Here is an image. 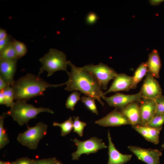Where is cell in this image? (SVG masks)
Segmentation results:
<instances>
[{"instance_id": "6", "label": "cell", "mask_w": 164, "mask_h": 164, "mask_svg": "<svg viewBox=\"0 0 164 164\" xmlns=\"http://www.w3.org/2000/svg\"><path fill=\"white\" fill-rule=\"evenodd\" d=\"M77 146V150L72 154L73 160H78L81 155L86 154L87 155L95 153L100 149L107 148V146L102 139L96 137H91L90 138L81 141L76 138L72 140Z\"/></svg>"}, {"instance_id": "9", "label": "cell", "mask_w": 164, "mask_h": 164, "mask_svg": "<svg viewBox=\"0 0 164 164\" xmlns=\"http://www.w3.org/2000/svg\"><path fill=\"white\" fill-rule=\"evenodd\" d=\"M129 150L140 160L147 164H160L162 155L159 150L152 148L144 149L136 146H128Z\"/></svg>"}, {"instance_id": "31", "label": "cell", "mask_w": 164, "mask_h": 164, "mask_svg": "<svg viewBox=\"0 0 164 164\" xmlns=\"http://www.w3.org/2000/svg\"><path fill=\"white\" fill-rule=\"evenodd\" d=\"M97 19L98 17L96 13L94 12H91L87 16L86 21L87 24L92 25L96 22Z\"/></svg>"}, {"instance_id": "23", "label": "cell", "mask_w": 164, "mask_h": 164, "mask_svg": "<svg viewBox=\"0 0 164 164\" xmlns=\"http://www.w3.org/2000/svg\"><path fill=\"white\" fill-rule=\"evenodd\" d=\"M80 96V93L77 91L73 92L70 94L66 101L65 105L67 108L73 111L77 102L81 100Z\"/></svg>"}, {"instance_id": "3", "label": "cell", "mask_w": 164, "mask_h": 164, "mask_svg": "<svg viewBox=\"0 0 164 164\" xmlns=\"http://www.w3.org/2000/svg\"><path fill=\"white\" fill-rule=\"evenodd\" d=\"M43 112L54 113L49 108H36L27 103L26 101H18L15 102L6 114L11 116L13 120L20 125H22L27 124L30 120L36 118L39 113Z\"/></svg>"}, {"instance_id": "1", "label": "cell", "mask_w": 164, "mask_h": 164, "mask_svg": "<svg viewBox=\"0 0 164 164\" xmlns=\"http://www.w3.org/2000/svg\"><path fill=\"white\" fill-rule=\"evenodd\" d=\"M68 65L71 70L67 72L69 79L65 89L68 91H79L86 95L97 100L102 106L104 103L101 99L104 96L102 87L95 77L84 69L82 67L76 66L68 61Z\"/></svg>"}, {"instance_id": "34", "label": "cell", "mask_w": 164, "mask_h": 164, "mask_svg": "<svg viewBox=\"0 0 164 164\" xmlns=\"http://www.w3.org/2000/svg\"><path fill=\"white\" fill-rule=\"evenodd\" d=\"M9 86L8 83L1 77H0V90H3Z\"/></svg>"}, {"instance_id": "39", "label": "cell", "mask_w": 164, "mask_h": 164, "mask_svg": "<svg viewBox=\"0 0 164 164\" xmlns=\"http://www.w3.org/2000/svg\"><path fill=\"white\" fill-rule=\"evenodd\" d=\"M7 162H4L0 160V164H7Z\"/></svg>"}, {"instance_id": "19", "label": "cell", "mask_w": 164, "mask_h": 164, "mask_svg": "<svg viewBox=\"0 0 164 164\" xmlns=\"http://www.w3.org/2000/svg\"><path fill=\"white\" fill-rule=\"evenodd\" d=\"M148 71L147 62L142 63L135 70L133 77L131 89L135 88L138 84L146 75Z\"/></svg>"}, {"instance_id": "16", "label": "cell", "mask_w": 164, "mask_h": 164, "mask_svg": "<svg viewBox=\"0 0 164 164\" xmlns=\"http://www.w3.org/2000/svg\"><path fill=\"white\" fill-rule=\"evenodd\" d=\"M120 111L127 119L132 126L140 125L141 118L138 102H132L120 110Z\"/></svg>"}, {"instance_id": "29", "label": "cell", "mask_w": 164, "mask_h": 164, "mask_svg": "<svg viewBox=\"0 0 164 164\" xmlns=\"http://www.w3.org/2000/svg\"><path fill=\"white\" fill-rule=\"evenodd\" d=\"M155 100L156 105L155 114L164 113V96L162 95Z\"/></svg>"}, {"instance_id": "18", "label": "cell", "mask_w": 164, "mask_h": 164, "mask_svg": "<svg viewBox=\"0 0 164 164\" xmlns=\"http://www.w3.org/2000/svg\"><path fill=\"white\" fill-rule=\"evenodd\" d=\"M148 72L155 78H159L161 67V62L158 51L156 49L153 50L149 54L148 61L146 62Z\"/></svg>"}, {"instance_id": "33", "label": "cell", "mask_w": 164, "mask_h": 164, "mask_svg": "<svg viewBox=\"0 0 164 164\" xmlns=\"http://www.w3.org/2000/svg\"><path fill=\"white\" fill-rule=\"evenodd\" d=\"M34 160L27 157H22L17 159L13 162V164H33Z\"/></svg>"}, {"instance_id": "8", "label": "cell", "mask_w": 164, "mask_h": 164, "mask_svg": "<svg viewBox=\"0 0 164 164\" xmlns=\"http://www.w3.org/2000/svg\"><path fill=\"white\" fill-rule=\"evenodd\" d=\"M139 91L142 98L155 100L162 94L159 84L155 78L148 71Z\"/></svg>"}, {"instance_id": "22", "label": "cell", "mask_w": 164, "mask_h": 164, "mask_svg": "<svg viewBox=\"0 0 164 164\" xmlns=\"http://www.w3.org/2000/svg\"><path fill=\"white\" fill-rule=\"evenodd\" d=\"M73 122L71 117L66 121L61 123H59L55 122L53 123L54 126L59 127L61 129V135L65 136L70 133L73 129Z\"/></svg>"}, {"instance_id": "27", "label": "cell", "mask_w": 164, "mask_h": 164, "mask_svg": "<svg viewBox=\"0 0 164 164\" xmlns=\"http://www.w3.org/2000/svg\"><path fill=\"white\" fill-rule=\"evenodd\" d=\"M13 42L15 49L19 59L26 53L27 51V46L23 43L14 39Z\"/></svg>"}, {"instance_id": "15", "label": "cell", "mask_w": 164, "mask_h": 164, "mask_svg": "<svg viewBox=\"0 0 164 164\" xmlns=\"http://www.w3.org/2000/svg\"><path fill=\"white\" fill-rule=\"evenodd\" d=\"M132 82V76L125 73L118 74L109 89L104 93V95L105 96L111 92L128 91L131 89Z\"/></svg>"}, {"instance_id": "35", "label": "cell", "mask_w": 164, "mask_h": 164, "mask_svg": "<svg viewBox=\"0 0 164 164\" xmlns=\"http://www.w3.org/2000/svg\"><path fill=\"white\" fill-rule=\"evenodd\" d=\"M8 35L6 30L1 28H0V40L5 39Z\"/></svg>"}, {"instance_id": "21", "label": "cell", "mask_w": 164, "mask_h": 164, "mask_svg": "<svg viewBox=\"0 0 164 164\" xmlns=\"http://www.w3.org/2000/svg\"><path fill=\"white\" fill-rule=\"evenodd\" d=\"M6 113H3L0 117V148L2 149L9 142L5 129L4 126V120Z\"/></svg>"}, {"instance_id": "2", "label": "cell", "mask_w": 164, "mask_h": 164, "mask_svg": "<svg viewBox=\"0 0 164 164\" xmlns=\"http://www.w3.org/2000/svg\"><path fill=\"white\" fill-rule=\"evenodd\" d=\"M67 82L52 84L43 80L39 76L28 73L15 80L11 86L16 101H27L30 99L44 95L43 92L48 87H57L66 85Z\"/></svg>"}, {"instance_id": "40", "label": "cell", "mask_w": 164, "mask_h": 164, "mask_svg": "<svg viewBox=\"0 0 164 164\" xmlns=\"http://www.w3.org/2000/svg\"><path fill=\"white\" fill-rule=\"evenodd\" d=\"M7 164H13V162H7Z\"/></svg>"}, {"instance_id": "4", "label": "cell", "mask_w": 164, "mask_h": 164, "mask_svg": "<svg viewBox=\"0 0 164 164\" xmlns=\"http://www.w3.org/2000/svg\"><path fill=\"white\" fill-rule=\"evenodd\" d=\"M42 66L39 69V75L44 71L47 72V76L53 75L58 70L65 71L67 73L68 61L65 54L58 50L51 48L49 52L39 59Z\"/></svg>"}, {"instance_id": "7", "label": "cell", "mask_w": 164, "mask_h": 164, "mask_svg": "<svg viewBox=\"0 0 164 164\" xmlns=\"http://www.w3.org/2000/svg\"><path fill=\"white\" fill-rule=\"evenodd\" d=\"M82 67L95 77L104 90L107 89L109 81L118 74L113 68L102 63L97 65L88 64Z\"/></svg>"}, {"instance_id": "24", "label": "cell", "mask_w": 164, "mask_h": 164, "mask_svg": "<svg viewBox=\"0 0 164 164\" xmlns=\"http://www.w3.org/2000/svg\"><path fill=\"white\" fill-rule=\"evenodd\" d=\"M95 99L90 96H83L81 97V101L86 108L93 113L98 115V112L96 105Z\"/></svg>"}, {"instance_id": "13", "label": "cell", "mask_w": 164, "mask_h": 164, "mask_svg": "<svg viewBox=\"0 0 164 164\" xmlns=\"http://www.w3.org/2000/svg\"><path fill=\"white\" fill-rule=\"evenodd\" d=\"M108 137L109 158L107 164H125L130 161L132 155L122 154L116 148L112 141L109 130L108 131Z\"/></svg>"}, {"instance_id": "30", "label": "cell", "mask_w": 164, "mask_h": 164, "mask_svg": "<svg viewBox=\"0 0 164 164\" xmlns=\"http://www.w3.org/2000/svg\"><path fill=\"white\" fill-rule=\"evenodd\" d=\"M14 39L11 35L8 34L5 39L0 40V51L12 43Z\"/></svg>"}, {"instance_id": "37", "label": "cell", "mask_w": 164, "mask_h": 164, "mask_svg": "<svg viewBox=\"0 0 164 164\" xmlns=\"http://www.w3.org/2000/svg\"><path fill=\"white\" fill-rule=\"evenodd\" d=\"M164 2L163 0H153L150 1V4L153 5H157Z\"/></svg>"}, {"instance_id": "41", "label": "cell", "mask_w": 164, "mask_h": 164, "mask_svg": "<svg viewBox=\"0 0 164 164\" xmlns=\"http://www.w3.org/2000/svg\"><path fill=\"white\" fill-rule=\"evenodd\" d=\"M162 147L164 149V142L163 144L162 145Z\"/></svg>"}, {"instance_id": "14", "label": "cell", "mask_w": 164, "mask_h": 164, "mask_svg": "<svg viewBox=\"0 0 164 164\" xmlns=\"http://www.w3.org/2000/svg\"><path fill=\"white\" fill-rule=\"evenodd\" d=\"M17 60H0V77L9 86H12L15 80L14 76L17 68Z\"/></svg>"}, {"instance_id": "36", "label": "cell", "mask_w": 164, "mask_h": 164, "mask_svg": "<svg viewBox=\"0 0 164 164\" xmlns=\"http://www.w3.org/2000/svg\"><path fill=\"white\" fill-rule=\"evenodd\" d=\"M0 104L1 105L5 104V99L3 92L0 91Z\"/></svg>"}, {"instance_id": "26", "label": "cell", "mask_w": 164, "mask_h": 164, "mask_svg": "<svg viewBox=\"0 0 164 164\" xmlns=\"http://www.w3.org/2000/svg\"><path fill=\"white\" fill-rule=\"evenodd\" d=\"M73 131L77 133L80 137H82L83 135L84 129L87 124L86 123L80 121L79 116L73 117Z\"/></svg>"}, {"instance_id": "10", "label": "cell", "mask_w": 164, "mask_h": 164, "mask_svg": "<svg viewBox=\"0 0 164 164\" xmlns=\"http://www.w3.org/2000/svg\"><path fill=\"white\" fill-rule=\"evenodd\" d=\"M102 98L110 106L120 110L132 102H137L139 103L142 99L140 92L132 94L118 93L109 97L104 96Z\"/></svg>"}, {"instance_id": "25", "label": "cell", "mask_w": 164, "mask_h": 164, "mask_svg": "<svg viewBox=\"0 0 164 164\" xmlns=\"http://www.w3.org/2000/svg\"><path fill=\"white\" fill-rule=\"evenodd\" d=\"M2 91L5 99V104L7 107L11 108L14 105L15 102L14 93L11 86H9Z\"/></svg>"}, {"instance_id": "38", "label": "cell", "mask_w": 164, "mask_h": 164, "mask_svg": "<svg viewBox=\"0 0 164 164\" xmlns=\"http://www.w3.org/2000/svg\"><path fill=\"white\" fill-rule=\"evenodd\" d=\"M54 164H63L62 162L56 159Z\"/></svg>"}, {"instance_id": "11", "label": "cell", "mask_w": 164, "mask_h": 164, "mask_svg": "<svg viewBox=\"0 0 164 164\" xmlns=\"http://www.w3.org/2000/svg\"><path fill=\"white\" fill-rule=\"evenodd\" d=\"M95 123L104 127H115L130 125L125 117L116 108L103 118L96 121Z\"/></svg>"}, {"instance_id": "12", "label": "cell", "mask_w": 164, "mask_h": 164, "mask_svg": "<svg viewBox=\"0 0 164 164\" xmlns=\"http://www.w3.org/2000/svg\"><path fill=\"white\" fill-rule=\"evenodd\" d=\"M139 103L141 118L140 125L146 126L155 114L156 102L154 100L142 98Z\"/></svg>"}, {"instance_id": "32", "label": "cell", "mask_w": 164, "mask_h": 164, "mask_svg": "<svg viewBox=\"0 0 164 164\" xmlns=\"http://www.w3.org/2000/svg\"><path fill=\"white\" fill-rule=\"evenodd\" d=\"M56 159L55 158L34 160L33 164H54Z\"/></svg>"}, {"instance_id": "5", "label": "cell", "mask_w": 164, "mask_h": 164, "mask_svg": "<svg viewBox=\"0 0 164 164\" xmlns=\"http://www.w3.org/2000/svg\"><path fill=\"white\" fill-rule=\"evenodd\" d=\"M47 130V125L39 122L34 126L20 133L17 138V141L30 149H35L37 148L40 140L46 134Z\"/></svg>"}, {"instance_id": "28", "label": "cell", "mask_w": 164, "mask_h": 164, "mask_svg": "<svg viewBox=\"0 0 164 164\" xmlns=\"http://www.w3.org/2000/svg\"><path fill=\"white\" fill-rule=\"evenodd\" d=\"M164 124V113L155 114L151 120L146 126L159 128L162 127Z\"/></svg>"}, {"instance_id": "20", "label": "cell", "mask_w": 164, "mask_h": 164, "mask_svg": "<svg viewBox=\"0 0 164 164\" xmlns=\"http://www.w3.org/2000/svg\"><path fill=\"white\" fill-rule=\"evenodd\" d=\"M13 41V40L9 44L0 51V60H19L14 48Z\"/></svg>"}, {"instance_id": "17", "label": "cell", "mask_w": 164, "mask_h": 164, "mask_svg": "<svg viewBox=\"0 0 164 164\" xmlns=\"http://www.w3.org/2000/svg\"><path fill=\"white\" fill-rule=\"evenodd\" d=\"M132 127L147 141L155 145L159 143V135L162 127L156 128L140 125Z\"/></svg>"}]
</instances>
